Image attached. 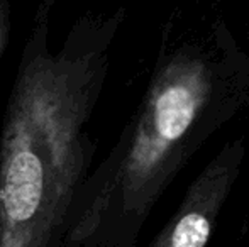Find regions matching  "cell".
Listing matches in <instances>:
<instances>
[{
	"label": "cell",
	"instance_id": "obj_1",
	"mask_svg": "<svg viewBox=\"0 0 249 247\" xmlns=\"http://www.w3.org/2000/svg\"><path fill=\"white\" fill-rule=\"evenodd\" d=\"M249 110V54L222 7L180 0L164 19L149 83L90 173L61 247H138L151 212L210 137Z\"/></svg>",
	"mask_w": 249,
	"mask_h": 247
},
{
	"label": "cell",
	"instance_id": "obj_2",
	"mask_svg": "<svg viewBox=\"0 0 249 247\" xmlns=\"http://www.w3.org/2000/svg\"><path fill=\"white\" fill-rule=\"evenodd\" d=\"M53 0L36 7L0 131V247H61L97 144L85 131L124 7L87 12L51 48Z\"/></svg>",
	"mask_w": 249,
	"mask_h": 247
},
{
	"label": "cell",
	"instance_id": "obj_3",
	"mask_svg": "<svg viewBox=\"0 0 249 247\" xmlns=\"http://www.w3.org/2000/svg\"><path fill=\"white\" fill-rule=\"evenodd\" d=\"M246 159L244 137L226 142L188 185L175 214L146 247H207Z\"/></svg>",
	"mask_w": 249,
	"mask_h": 247
},
{
	"label": "cell",
	"instance_id": "obj_4",
	"mask_svg": "<svg viewBox=\"0 0 249 247\" xmlns=\"http://www.w3.org/2000/svg\"><path fill=\"white\" fill-rule=\"evenodd\" d=\"M10 3L9 0H0V61L5 53V48L9 44L10 37Z\"/></svg>",
	"mask_w": 249,
	"mask_h": 247
},
{
	"label": "cell",
	"instance_id": "obj_5",
	"mask_svg": "<svg viewBox=\"0 0 249 247\" xmlns=\"http://www.w3.org/2000/svg\"><path fill=\"white\" fill-rule=\"evenodd\" d=\"M248 43H249V24H248Z\"/></svg>",
	"mask_w": 249,
	"mask_h": 247
}]
</instances>
